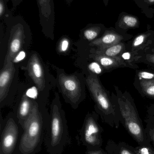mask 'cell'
<instances>
[{
    "instance_id": "6da1fadb",
    "label": "cell",
    "mask_w": 154,
    "mask_h": 154,
    "mask_svg": "<svg viewBox=\"0 0 154 154\" xmlns=\"http://www.w3.org/2000/svg\"><path fill=\"white\" fill-rule=\"evenodd\" d=\"M23 133L15 154H36L40 152L49 126H46L36 105L24 123Z\"/></svg>"
},
{
    "instance_id": "7a4b0ae2",
    "label": "cell",
    "mask_w": 154,
    "mask_h": 154,
    "mask_svg": "<svg viewBox=\"0 0 154 154\" xmlns=\"http://www.w3.org/2000/svg\"><path fill=\"white\" fill-rule=\"evenodd\" d=\"M69 140V135L65 119L57 106L52 113L44 143L49 154H62Z\"/></svg>"
},
{
    "instance_id": "3957f363",
    "label": "cell",
    "mask_w": 154,
    "mask_h": 154,
    "mask_svg": "<svg viewBox=\"0 0 154 154\" xmlns=\"http://www.w3.org/2000/svg\"><path fill=\"white\" fill-rule=\"evenodd\" d=\"M9 34L8 50L4 65L12 61L20 52L29 34L30 27L20 15L11 16L4 20Z\"/></svg>"
},
{
    "instance_id": "277c9868",
    "label": "cell",
    "mask_w": 154,
    "mask_h": 154,
    "mask_svg": "<svg viewBox=\"0 0 154 154\" xmlns=\"http://www.w3.org/2000/svg\"><path fill=\"white\" fill-rule=\"evenodd\" d=\"M119 109L128 133L139 145L151 143L147 139L145 130L138 118L134 108L127 99L119 98Z\"/></svg>"
},
{
    "instance_id": "5b68a950",
    "label": "cell",
    "mask_w": 154,
    "mask_h": 154,
    "mask_svg": "<svg viewBox=\"0 0 154 154\" xmlns=\"http://www.w3.org/2000/svg\"><path fill=\"white\" fill-rule=\"evenodd\" d=\"M19 125L13 118L10 117L1 127L0 154L16 153L24 131L22 127Z\"/></svg>"
},
{
    "instance_id": "8992f818",
    "label": "cell",
    "mask_w": 154,
    "mask_h": 154,
    "mask_svg": "<svg viewBox=\"0 0 154 154\" xmlns=\"http://www.w3.org/2000/svg\"><path fill=\"white\" fill-rule=\"evenodd\" d=\"M102 132L103 129L93 116L87 117L79 134L80 141L87 151H96L102 149Z\"/></svg>"
},
{
    "instance_id": "52a82bcc",
    "label": "cell",
    "mask_w": 154,
    "mask_h": 154,
    "mask_svg": "<svg viewBox=\"0 0 154 154\" xmlns=\"http://www.w3.org/2000/svg\"><path fill=\"white\" fill-rule=\"evenodd\" d=\"M86 82L95 101L102 111L106 115H114L111 102L96 76L90 75Z\"/></svg>"
},
{
    "instance_id": "ba28073f",
    "label": "cell",
    "mask_w": 154,
    "mask_h": 154,
    "mask_svg": "<svg viewBox=\"0 0 154 154\" xmlns=\"http://www.w3.org/2000/svg\"><path fill=\"white\" fill-rule=\"evenodd\" d=\"M39 17L42 31L47 35H53L55 24V9L53 0H37Z\"/></svg>"
},
{
    "instance_id": "9c48e42d",
    "label": "cell",
    "mask_w": 154,
    "mask_h": 154,
    "mask_svg": "<svg viewBox=\"0 0 154 154\" xmlns=\"http://www.w3.org/2000/svg\"><path fill=\"white\" fill-rule=\"evenodd\" d=\"M59 82L63 93L71 101L76 102L79 99L81 89L77 78L61 74L59 77Z\"/></svg>"
},
{
    "instance_id": "30bf717a",
    "label": "cell",
    "mask_w": 154,
    "mask_h": 154,
    "mask_svg": "<svg viewBox=\"0 0 154 154\" xmlns=\"http://www.w3.org/2000/svg\"><path fill=\"white\" fill-rule=\"evenodd\" d=\"M27 69L29 75L34 82L38 89L42 91L45 86L44 69L36 54L32 55L28 61Z\"/></svg>"
},
{
    "instance_id": "8fae6325",
    "label": "cell",
    "mask_w": 154,
    "mask_h": 154,
    "mask_svg": "<svg viewBox=\"0 0 154 154\" xmlns=\"http://www.w3.org/2000/svg\"><path fill=\"white\" fill-rule=\"evenodd\" d=\"M15 72L13 61L4 65L0 74V101L2 102L8 94Z\"/></svg>"
},
{
    "instance_id": "7c38bea8",
    "label": "cell",
    "mask_w": 154,
    "mask_h": 154,
    "mask_svg": "<svg viewBox=\"0 0 154 154\" xmlns=\"http://www.w3.org/2000/svg\"><path fill=\"white\" fill-rule=\"evenodd\" d=\"M123 38L122 36L117 33L107 32L101 38L91 42L90 45L97 48H106L118 44Z\"/></svg>"
},
{
    "instance_id": "4fadbf2b",
    "label": "cell",
    "mask_w": 154,
    "mask_h": 154,
    "mask_svg": "<svg viewBox=\"0 0 154 154\" xmlns=\"http://www.w3.org/2000/svg\"><path fill=\"white\" fill-rule=\"evenodd\" d=\"M106 151L110 154H135L134 147L124 142L116 143L112 140L108 142Z\"/></svg>"
},
{
    "instance_id": "5bb4252c",
    "label": "cell",
    "mask_w": 154,
    "mask_h": 154,
    "mask_svg": "<svg viewBox=\"0 0 154 154\" xmlns=\"http://www.w3.org/2000/svg\"><path fill=\"white\" fill-rule=\"evenodd\" d=\"M92 57L96 62L106 69L113 68L125 65L124 60L119 57H111L95 54H92Z\"/></svg>"
},
{
    "instance_id": "9a60e30c",
    "label": "cell",
    "mask_w": 154,
    "mask_h": 154,
    "mask_svg": "<svg viewBox=\"0 0 154 154\" xmlns=\"http://www.w3.org/2000/svg\"><path fill=\"white\" fill-rule=\"evenodd\" d=\"M32 102L26 96H24L17 112L18 123L23 126L24 123L30 114L33 107Z\"/></svg>"
},
{
    "instance_id": "2e32d148",
    "label": "cell",
    "mask_w": 154,
    "mask_h": 154,
    "mask_svg": "<svg viewBox=\"0 0 154 154\" xmlns=\"http://www.w3.org/2000/svg\"><path fill=\"white\" fill-rule=\"evenodd\" d=\"M124 49V44L119 43L106 48H97L96 49L92 50L91 52L92 54L103 55L112 57H116Z\"/></svg>"
},
{
    "instance_id": "e0dca14e",
    "label": "cell",
    "mask_w": 154,
    "mask_h": 154,
    "mask_svg": "<svg viewBox=\"0 0 154 154\" xmlns=\"http://www.w3.org/2000/svg\"><path fill=\"white\" fill-rule=\"evenodd\" d=\"M102 30V27L99 24H88L81 31L82 38L88 41L96 40Z\"/></svg>"
},
{
    "instance_id": "ac0fdd59",
    "label": "cell",
    "mask_w": 154,
    "mask_h": 154,
    "mask_svg": "<svg viewBox=\"0 0 154 154\" xmlns=\"http://www.w3.org/2000/svg\"><path fill=\"white\" fill-rule=\"evenodd\" d=\"M140 85L143 91L146 95L154 97V79L143 80L140 82Z\"/></svg>"
},
{
    "instance_id": "d6986e66",
    "label": "cell",
    "mask_w": 154,
    "mask_h": 154,
    "mask_svg": "<svg viewBox=\"0 0 154 154\" xmlns=\"http://www.w3.org/2000/svg\"><path fill=\"white\" fill-rule=\"evenodd\" d=\"M6 0H0V20L4 21L5 19L13 16L11 11L7 6Z\"/></svg>"
},
{
    "instance_id": "ffe728a7",
    "label": "cell",
    "mask_w": 154,
    "mask_h": 154,
    "mask_svg": "<svg viewBox=\"0 0 154 154\" xmlns=\"http://www.w3.org/2000/svg\"><path fill=\"white\" fill-rule=\"evenodd\" d=\"M135 154H153L154 147L151 143L138 145L134 147Z\"/></svg>"
},
{
    "instance_id": "44dd1931",
    "label": "cell",
    "mask_w": 154,
    "mask_h": 154,
    "mask_svg": "<svg viewBox=\"0 0 154 154\" xmlns=\"http://www.w3.org/2000/svg\"><path fill=\"white\" fill-rule=\"evenodd\" d=\"M122 23L127 28H133L136 27L138 24V20L137 17L130 15H125L123 16Z\"/></svg>"
},
{
    "instance_id": "7402d4cb",
    "label": "cell",
    "mask_w": 154,
    "mask_h": 154,
    "mask_svg": "<svg viewBox=\"0 0 154 154\" xmlns=\"http://www.w3.org/2000/svg\"><path fill=\"white\" fill-rule=\"evenodd\" d=\"M70 40L67 37H63L61 39L59 44V50L61 52H65L68 49Z\"/></svg>"
},
{
    "instance_id": "603a6c76",
    "label": "cell",
    "mask_w": 154,
    "mask_h": 154,
    "mask_svg": "<svg viewBox=\"0 0 154 154\" xmlns=\"http://www.w3.org/2000/svg\"><path fill=\"white\" fill-rule=\"evenodd\" d=\"M90 70L94 74L99 75L103 71L102 67L99 63L97 62H92L88 66Z\"/></svg>"
},
{
    "instance_id": "cb8c5ba5",
    "label": "cell",
    "mask_w": 154,
    "mask_h": 154,
    "mask_svg": "<svg viewBox=\"0 0 154 154\" xmlns=\"http://www.w3.org/2000/svg\"><path fill=\"white\" fill-rule=\"evenodd\" d=\"M139 76L140 79L144 80H152L154 79V74L147 72H141L139 73Z\"/></svg>"
},
{
    "instance_id": "d4e9b609",
    "label": "cell",
    "mask_w": 154,
    "mask_h": 154,
    "mask_svg": "<svg viewBox=\"0 0 154 154\" xmlns=\"http://www.w3.org/2000/svg\"><path fill=\"white\" fill-rule=\"evenodd\" d=\"M145 39V36L144 35H143V34L137 36L135 39L134 43H133V45H134V47H138L139 45H141L144 41Z\"/></svg>"
},
{
    "instance_id": "484cf974",
    "label": "cell",
    "mask_w": 154,
    "mask_h": 154,
    "mask_svg": "<svg viewBox=\"0 0 154 154\" xmlns=\"http://www.w3.org/2000/svg\"><path fill=\"white\" fill-rule=\"evenodd\" d=\"M85 154H110L106 151H104L102 149H99V150H96V151H87L86 152Z\"/></svg>"
},
{
    "instance_id": "4316f807",
    "label": "cell",
    "mask_w": 154,
    "mask_h": 154,
    "mask_svg": "<svg viewBox=\"0 0 154 154\" xmlns=\"http://www.w3.org/2000/svg\"><path fill=\"white\" fill-rule=\"evenodd\" d=\"M25 57V53L24 51H22V52H19L18 54H17V56H16L15 58H14V59L13 60V62H14L15 61V62H18V61H20V60H23L24 59V58Z\"/></svg>"
},
{
    "instance_id": "83f0119b",
    "label": "cell",
    "mask_w": 154,
    "mask_h": 154,
    "mask_svg": "<svg viewBox=\"0 0 154 154\" xmlns=\"http://www.w3.org/2000/svg\"><path fill=\"white\" fill-rule=\"evenodd\" d=\"M6 1L8 2L9 1H11L12 3L13 10H14L16 7L21 3L23 0H6Z\"/></svg>"
},
{
    "instance_id": "f1b7e54d",
    "label": "cell",
    "mask_w": 154,
    "mask_h": 154,
    "mask_svg": "<svg viewBox=\"0 0 154 154\" xmlns=\"http://www.w3.org/2000/svg\"><path fill=\"white\" fill-rule=\"evenodd\" d=\"M147 59H148V60L149 61L154 64V53L148 56L147 57Z\"/></svg>"
},
{
    "instance_id": "f546056e",
    "label": "cell",
    "mask_w": 154,
    "mask_h": 154,
    "mask_svg": "<svg viewBox=\"0 0 154 154\" xmlns=\"http://www.w3.org/2000/svg\"><path fill=\"white\" fill-rule=\"evenodd\" d=\"M65 2H66V3L68 5H70L71 4L72 2H73V0H65Z\"/></svg>"
},
{
    "instance_id": "4dcf8cb0",
    "label": "cell",
    "mask_w": 154,
    "mask_h": 154,
    "mask_svg": "<svg viewBox=\"0 0 154 154\" xmlns=\"http://www.w3.org/2000/svg\"><path fill=\"white\" fill-rule=\"evenodd\" d=\"M103 1L104 4H105V5L106 6H107L109 0H103Z\"/></svg>"
},
{
    "instance_id": "1f68e13d",
    "label": "cell",
    "mask_w": 154,
    "mask_h": 154,
    "mask_svg": "<svg viewBox=\"0 0 154 154\" xmlns=\"http://www.w3.org/2000/svg\"><path fill=\"white\" fill-rule=\"evenodd\" d=\"M125 55L126 56H123V57H124V58L125 59H128V55H129V54H128V53H126V54H125Z\"/></svg>"
},
{
    "instance_id": "d6a6232c",
    "label": "cell",
    "mask_w": 154,
    "mask_h": 154,
    "mask_svg": "<svg viewBox=\"0 0 154 154\" xmlns=\"http://www.w3.org/2000/svg\"><path fill=\"white\" fill-rule=\"evenodd\" d=\"M146 2L149 4L154 3V0H146Z\"/></svg>"
}]
</instances>
